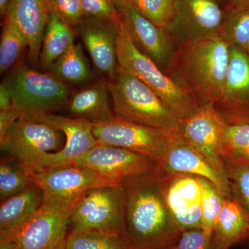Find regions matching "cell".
I'll use <instances>...</instances> for the list:
<instances>
[{
  "label": "cell",
  "instance_id": "obj_1",
  "mask_svg": "<svg viewBox=\"0 0 249 249\" xmlns=\"http://www.w3.org/2000/svg\"><path fill=\"white\" fill-rule=\"evenodd\" d=\"M163 170L124 180V235L134 249H163L178 244L181 231L165 201Z\"/></svg>",
  "mask_w": 249,
  "mask_h": 249
},
{
  "label": "cell",
  "instance_id": "obj_2",
  "mask_svg": "<svg viewBox=\"0 0 249 249\" xmlns=\"http://www.w3.org/2000/svg\"><path fill=\"white\" fill-rule=\"evenodd\" d=\"M230 46L219 34L180 46L168 67L170 77L199 106L222 97Z\"/></svg>",
  "mask_w": 249,
  "mask_h": 249
},
{
  "label": "cell",
  "instance_id": "obj_3",
  "mask_svg": "<svg viewBox=\"0 0 249 249\" xmlns=\"http://www.w3.org/2000/svg\"><path fill=\"white\" fill-rule=\"evenodd\" d=\"M116 117L161 129L178 127L180 119L147 85L119 67L107 81Z\"/></svg>",
  "mask_w": 249,
  "mask_h": 249
},
{
  "label": "cell",
  "instance_id": "obj_4",
  "mask_svg": "<svg viewBox=\"0 0 249 249\" xmlns=\"http://www.w3.org/2000/svg\"><path fill=\"white\" fill-rule=\"evenodd\" d=\"M118 65L142 80L171 108L180 119L191 115L199 105L146 54L134 45L121 21L116 43Z\"/></svg>",
  "mask_w": 249,
  "mask_h": 249
},
{
  "label": "cell",
  "instance_id": "obj_5",
  "mask_svg": "<svg viewBox=\"0 0 249 249\" xmlns=\"http://www.w3.org/2000/svg\"><path fill=\"white\" fill-rule=\"evenodd\" d=\"M3 82L11 93L12 107L20 117L37 119L53 114L69 102L68 87L50 72L42 73L22 65Z\"/></svg>",
  "mask_w": 249,
  "mask_h": 249
},
{
  "label": "cell",
  "instance_id": "obj_6",
  "mask_svg": "<svg viewBox=\"0 0 249 249\" xmlns=\"http://www.w3.org/2000/svg\"><path fill=\"white\" fill-rule=\"evenodd\" d=\"M124 198L120 186L85 192L70 211V232H99L124 235Z\"/></svg>",
  "mask_w": 249,
  "mask_h": 249
},
{
  "label": "cell",
  "instance_id": "obj_7",
  "mask_svg": "<svg viewBox=\"0 0 249 249\" xmlns=\"http://www.w3.org/2000/svg\"><path fill=\"white\" fill-rule=\"evenodd\" d=\"M65 143L61 131L44 121L24 117H19L0 139L1 151L29 173L37 170L42 156L60 151Z\"/></svg>",
  "mask_w": 249,
  "mask_h": 249
},
{
  "label": "cell",
  "instance_id": "obj_8",
  "mask_svg": "<svg viewBox=\"0 0 249 249\" xmlns=\"http://www.w3.org/2000/svg\"><path fill=\"white\" fill-rule=\"evenodd\" d=\"M29 175L43 194L41 206L67 212L88 190L99 186H120L77 165L45 168Z\"/></svg>",
  "mask_w": 249,
  "mask_h": 249
},
{
  "label": "cell",
  "instance_id": "obj_9",
  "mask_svg": "<svg viewBox=\"0 0 249 249\" xmlns=\"http://www.w3.org/2000/svg\"><path fill=\"white\" fill-rule=\"evenodd\" d=\"M93 134L98 143L122 147L161 160L173 129H161L123 120L114 116L109 121L92 123Z\"/></svg>",
  "mask_w": 249,
  "mask_h": 249
},
{
  "label": "cell",
  "instance_id": "obj_10",
  "mask_svg": "<svg viewBox=\"0 0 249 249\" xmlns=\"http://www.w3.org/2000/svg\"><path fill=\"white\" fill-rule=\"evenodd\" d=\"M173 5L165 28L179 46L219 34L224 13L216 0H173Z\"/></svg>",
  "mask_w": 249,
  "mask_h": 249
},
{
  "label": "cell",
  "instance_id": "obj_11",
  "mask_svg": "<svg viewBox=\"0 0 249 249\" xmlns=\"http://www.w3.org/2000/svg\"><path fill=\"white\" fill-rule=\"evenodd\" d=\"M74 165L88 168L121 185L124 180L147 175L160 167V160L122 147L98 143Z\"/></svg>",
  "mask_w": 249,
  "mask_h": 249
},
{
  "label": "cell",
  "instance_id": "obj_12",
  "mask_svg": "<svg viewBox=\"0 0 249 249\" xmlns=\"http://www.w3.org/2000/svg\"><path fill=\"white\" fill-rule=\"evenodd\" d=\"M227 124L213 103L201 105L191 115L180 119L178 124V132L183 138L225 175L222 148Z\"/></svg>",
  "mask_w": 249,
  "mask_h": 249
},
{
  "label": "cell",
  "instance_id": "obj_13",
  "mask_svg": "<svg viewBox=\"0 0 249 249\" xmlns=\"http://www.w3.org/2000/svg\"><path fill=\"white\" fill-rule=\"evenodd\" d=\"M160 164L166 173L187 174L206 178L217 187L225 199L232 198L227 175L216 169L201 152L185 140L178 127L172 133Z\"/></svg>",
  "mask_w": 249,
  "mask_h": 249
},
{
  "label": "cell",
  "instance_id": "obj_14",
  "mask_svg": "<svg viewBox=\"0 0 249 249\" xmlns=\"http://www.w3.org/2000/svg\"><path fill=\"white\" fill-rule=\"evenodd\" d=\"M34 120L47 123L61 131L65 136L63 148L60 151L42 156L36 171L74 165L77 160L98 144L93 136V124L86 119L49 114Z\"/></svg>",
  "mask_w": 249,
  "mask_h": 249
},
{
  "label": "cell",
  "instance_id": "obj_15",
  "mask_svg": "<svg viewBox=\"0 0 249 249\" xmlns=\"http://www.w3.org/2000/svg\"><path fill=\"white\" fill-rule=\"evenodd\" d=\"M162 183L165 201L181 232L201 229V188L197 178L163 170Z\"/></svg>",
  "mask_w": 249,
  "mask_h": 249
},
{
  "label": "cell",
  "instance_id": "obj_16",
  "mask_svg": "<svg viewBox=\"0 0 249 249\" xmlns=\"http://www.w3.org/2000/svg\"><path fill=\"white\" fill-rule=\"evenodd\" d=\"M214 106L227 124L249 121V57L243 49L230 46L222 97Z\"/></svg>",
  "mask_w": 249,
  "mask_h": 249
},
{
  "label": "cell",
  "instance_id": "obj_17",
  "mask_svg": "<svg viewBox=\"0 0 249 249\" xmlns=\"http://www.w3.org/2000/svg\"><path fill=\"white\" fill-rule=\"evenodd\" d=\"M119 13L121 23L137 48L150 57L161 70L168 69L176 51L175 41L165 28L143 17L127 2Z\"/></svg>",
  "mask_w": 249,
  "mask_h": 249
},
{
  "label": "cell",
  "instance_id": "obj_18",
  "mask_svg": "<svg viewBox=\"0 0 249 249\" xmlns=\"http://www.w3.org/2000/svg\"><path fill=\"white\" fill-rule=\"evenodd\" d=\"M120 25L121 21L85 17L75 30L95 67L109 80L116 76L119 68L116 43Z\"/></svg>",
  "mask_w": 249,
  "mask_h": 249
},
{
  "label": "cell",
  "instance_id": "obj_19",
  "mask_svg": "<svg viewBox=\"0 0 249 249\" xmlns=\"http://www.w3.org/2000/svg\"><path fill=\"white\" fill-rule=\"evenodd\" d=\"M70 211L41 206L14 236L19 249H66Z\"/></svg>",
  "mask_w": 249,
  "mask_h": 249
},
{
  "label": "cell",
  "instance_id": "obj_20",
  "mask_svg": "<svg viewBox=\"0 0 249 249\" xmlns=\"http://www.w3.org/2000/svg\"><path fill=\"white\" fill-rule=\"evenodd\" d=\"M52 0H12L7 14L12 17L27 38L28 55L33 65L39 62L42 40Z\"/></svg>",
  "mask_w": 249,
  "mask_h": 249
},
{
  "label": "cell",
  "instance_id": "obj_21",
  "mask_svg": "<svg viewBox=\"0 0 249 249\" xmlns=\"http://www.w3.org/2000/svg\"><path fill=\"white\" fill-rule=\"evenodd\" d=\"M43 194L33 183L0 206V240L16 235L40 209Z\"/></svg>",
  "mask_w": 249,
  "mask_h": 249
},
{
  "label": "cell",
  "instance_id": "obj_22",
  "mask_svg": "<svg viewBox=\"0 0 249 249\" xmlns=\"http://www.w3.org/2000/svg\"><path fill=\"white\" fill-rule=\"evenodd\" d=\"M107 82L103 80L75 93L69 101V112L91 123L109 121L114 116L109 107Z\"/></svg>",
  "mask_w": 249,
  "mask_h": 249
},
{
  "label": "cell",
  "instance_id": "obj_23",
  "mask_svg": "<svg viewBox=\"0 0 249 249\" xmlns=\"http://www.w3.org/2000/svg\"><path fill=\"white\" fill-rule=\"evenodd\" d=\"M213 237L219 245L229 249L249 237V215L232 198L224 199Z\"/></svg>",
  "mask_w": 249,
  "mask_h": 249
},
{
  "label": "cell",
  "instance_id": "obj_24",
  "mask_svg": "<svg viewBox=\"0 0 249 249\" xmlns=\"http://www.w3.org/2000/svg\"><path fill=\"white\" fill-rule=\"evenodd\" d=\"M74 30L52 10L49 14L42 40L39 60L41 67L49 70L54 62L74 45Z\"/></svg>",
  "mask_w": 249,
  "mask_h": 249
},
{
  "label": "cell",
  "instance_id": "obj_25",
  "mask_svg": "<svg viewBox=\"0 0 249 249\" xmlns=\"http://www.w3.org/2000/svg\"><path fill=\"white\" fill-rule=\"evenodd\" d=\"M27 49V38L12 17L6 14L0 40V73L12 68Z\"/></svg>",
  "mask_w": 249,
  "mask_h": 249
},
{
  "label": "cell",
  "instance_id": "obj_26",
  "mask_svg": "<svg viewBox=\"0 0 249 249\" xmlns=\"http://www.w3.org/2000/svg\"><path fill=\"white\" fill-rule=\"evenodd\" d=\"M49 71L62 81L67 83H80L88 79L90 67L82 46L74 44L54 62Z\"/></svg>",
  "mask_w": 249,
  "mask_h": 249
},
{
  "label": "cell",
  "instance_id": "obj_27",
  "mask_svg": "<svg viewBox=\"0 0 249 249\" xmlns=\"http://www.w3.org/2000/svg\"><path fill=\"white\" fill-rule=\"evenodd\" d=\"M219 35L229 46L245 51L249 38V5L230 6L224 14Z\"/></svg>",
  "mask_w": 249,
  "mask_h": 249
},
{
  "label": "cell",
  "instance_id": "obj_28",
  "mask_svg": "<svg viewBox=\"0 0 249 249\" xmlns=\"http://www.w3.org/2000/svg\"><path fill=\"white\" fill-rule=\"evenodd\" d=\"M66 249H134L127 237L119 234L99 232H71Z\"/></svg>",
  "mask_w": 249,
  "mask_h": 249
},
{
  "label": "cell",
  "instance_id": "obj_29",
  "mask_svg": "<svg viewBox=\"0 0 249 249\" xmlns=\"http://www.w3.org/2000/svg\"><path fill=\"white\" fill-rule=\"evenodd\" d=\"M33 181L27 170L11 157L0 161V199L6 200L25 190Z\"/></svg>",
  "mask_w": 249,
  "mask_h": 249
},
{
  "label": "cell",
  "instance_id": "obj_30",
  "mask_svg": "<svg viewBox=\"0 0 249 249\" xmlns=\"http://www.w3.org/2000/svg\"><path fill=\"white\" fill-rule=\"evenodd\" d=\"M222 159L224 163L249 162V121L227 124L223 142Z\"/></svg>",
  "mask_w": 249,
  "mask_h": 249
},
{
  "label": "cell",
  "instance_id": "obj_31",
  "mask_svg": "<svg viewBox=\"0 0 249 249\" xmlns=\"http://www.w3.org/2000/svg\"><path fill=\"white\" fill-rule=\"evenodd\" d=\"M197 178L201 188V230L206 238L211 239L225 198L213 183Z\"/></svg>",
  "mask_w": 249,
  "mask_h": 249
},
{
  "label": "cell",
  "instance_id": "obj_32",
  "mask_svg": "<svg viewBox=\"0 0 249 249\" xmlns=\"http://www.w3.org/2000/svg\"><path fill=\"white\" fill-rule=\"evenodd\" d=\"M226 173L232 199L249 215V162H225Z\"/></svg>",
  "mask_w": 249,
  "mask_h": 249
},
{
  "label": "cell",
  "instance_id": "obj_33",
  "mask_svg": "<svg viewBox=\"0 0 249 249\" xmlns=\"http://www.w3.org/2000/svg\"><path fill=\"white\" fill-rule=\"evenodd\" d=\"M125 2L160 27H166L173 18V0H125Z\"/></svg>",
  "mask_w": 249,
  "mask_h": 249
},
{
  "label": "cell",
  "instance_id": "obj_34",
  "mask_svg": "<svg viewBox=\"0 0 249 249\" xmlns=\"http://www.w3.org/2000/svg\"><path fill=\"white\" fill-rule=\"evenodd\" d=\"M52 7L65 24L76 30L85 18L80 0H52Z\"/></svg>",
  "mask_w": 249,
  "mask_h": 249
},
{
  "label": "cell",
  "instance_id": "obj_35",
  "mask_svg": "<svg viewBox=\"0 0 249 249\" xmlns=\"http://www.w3.org/2000/svg\"><path fill=\"white\" fill-rule=\"evenodd\" d=\"M85 17L120 22L121 15L113 0H80Z\"/></svg>",
  "mask_w": 249,
  "mask_h": 249
},
{
  "label": "cell",
  "instance_id": "obj_36",
  "mask_svg": "<svg viewBox=\"0 0 249 249\" xmlns=\"http://www.w3.org/2000/svg\"><path fill=\"white\" fill-rule=\"evenodd\" d=\"M176 247L178 249H229L219 245L213 237L206 238L201 229L181 232Z\"/></svg>",
  "mask_w": 249,
  "mask_h": 249
},
{
  "label": "cell",
  "instance_id": "obj_37",
  "mask_svg": "<svg viewBox=\"0 0 249 249\" xmlns=\"http://www.w3.org/2000/svg\"><path fill=\"white\" fill-rule=\"evenodd\" d=\"M19 117L20 114L14 107L0 110V139Z\"/></svg>",
  "mask_w": 249,
  "mask_h": 249
},
{
  "label": "cell",
  "instance_id": "obj_38",
  "mask_svg": "<svg viewBox=\"0 0 249 249\" xmlns=\"http://www.w3.org/2000/svg\"><path fill=\"white\" fill-rule=\"evenodd\" d=\"M12 107L11 93L8 87L2 82L0 85V110Z\"/></svg>",
  "mask_w": 249,
  "mask_h": 249
},
{
  "label": "cell",
  "instance_id": "obj_39",
  "mask_svg": "<svg viewBox=\"0 0 249 249\" xmlns=\"http://www.w3.org/2000/svg\"><path fill=\"white\" fill-rule=\"evenodd\" d=\"M0 249H19V247L14 237H9L0 240Z\"/></svg>",
  "mask_w": 249,
  "mask_h": 249
},
{
  "label": "cell",
  "instance_id": "obj_40",
  "mask_svg": "<svg viewBox=\"0 0 249 249\" xmlns=\"http://www.w3.org/2000/svg\"><path fill=\"white\" fill-rule=\"evenodd\" d=\"M11 1L12 0H0V13L4 17L9 11Z\"/></svg>",
  "mask_w": 249,
  "mask_h": 249
},
{
  "label": "cell",
  "instance_id": "obj_41",
  "mask_svg": "<svg viewBox=\"0 0 249 249\" xmlns=\"http://www.w3.org/2000/svg\"><path fill=\"white\" fill-rule=\"evenodd\" d=\"M231 6H241L249 5V0H229Z\"/></svg>",
  "mask_w": 249,
  "mask_h": 249
},
{
  "label": "cell",
  "instance_id": "obj_42",
  "mask_svg": "<svg viewBox=\"0 0 249 249\" xmlns=\"http://www.w3.org/2000/svg\"><path fill=\"white\" fill-rule=\"evenodd\" d=\"M113 1H114V4H115L119 11L122 9L123 6H124V3H125V0H113Z\"/></svg>",
  "mask_w": 249,
  "mask_h": 249
},
{
  "label": "cell",
  "instance_id": "obj_43",
  "mask_svg": "<svg viewBox=\"0 0 249 249\" xmlns=\"http://www.w3.org/2000/svg\"><path fill=\"white\" fill-rule=\"evenodd\" d=\"M245 52H246V53H247V55H248L249 57V38L248 42H247V47H246Z\"/></svg>",
  "mask_w": 249,
  "mask_h": 249
},
{
  "label": "cell",
  "instance_id": "obj_44",
  "mask_svg": "<svg viewBox=\"0 0 249 249\" xmlns=\"http://www.w3.org/2000/svg\"><path fill=\"white\" fill-rule=\"evenodd\" d=\"M163 249H177L176 246H173V247H167V248Z\"/></svg>",
  "mask_w": 249,
  "mask_h": 249
},
{
  "label": "cell",
  "instance_id": "obj_45",
  "mask_svg": "<svg viewBox=\"0 0 249 249\" xmlns=\"http://www.w3.org/2000/svg\"><path fill=\"white\" fill-rule=\"evenodd\" d=\"M216 1H217L218 2H222V1H224V0H216Z\"/></svg>",
  "mask_w": 249,
  "mask_h": 249
}]
</instances>
